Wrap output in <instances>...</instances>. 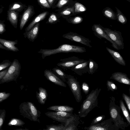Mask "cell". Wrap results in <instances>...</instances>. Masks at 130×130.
I'll use <instances>...</instances> for the list:
<instances>
[{
	"instance_id": "cell-7",
	"label": "cell",
	"mask_w": 130,
	"mask_h": 130,
	"mask_svg": "<svg viewBox=\"0 0 130 130\" xmlns=\"http://www.w3.org/2000/svg\"><path fill=\"white\" fill-rule=\"evenodd\" d=\"M103 28L109 37L117 45L119 50L124 48L123 40L121 32L116 30L103 27Z\"/></svg>"
},
{
	"instance_id": "cell-42",
	"label": "cell",
	"mask_w": 130,
	"mask_h": 130,
	"mask_svg": "<svg viewBox=\"0 0 130 130\" xmlns=\"http://www.w3.org/2000/svg\"><path fill=\"white\" fill-rule=\"evenodd\" d=\"M78 124L71 123L64 127V130H77V126Z\"/></svg>"
},
{
	"instance_id": "cell-6",
	"label": "cell",
	"mask_w": 130,
	"mask_h": 130,
	"mask_svg": "<svg viewBox=\"0 0 130 130\" xmlns=\"http://www.w3.org/2000/svg\"><path fill=\"white\" fill-rule=\"evenodd\" d=\"M66 82L68 84L76 102L78 103L80 102L82 97L79 82L73 76L68 74Z\"/></svg>"
},
{
	"instance_id": "cell-47",
	"label": "cell",
	"mask_w": 130,
	"mask_h": 130,
	"mask_svg": "<svg viewBox=\"0 0 130 130\" xmlns=\"http://www.w3.org/2000/svg\"><path fill=\"white\" fill-rule=\"evenodd\" d=\"M8 70V69H6L3 71L0 72V80H1L3 78Z\"/></svg>"
},
{
	"instance_id": "cell-46",
	"label": "cell",
	"mask_w": 130,
	"mask_h": 130,
	"mask_svg": "<svg viewBox=\"0 0 130 130\" xmlns=\"http://www.w3.org/2000/svg\"><path fill=\"white\" fill-rule=\"evenodd\" d=\"M69 0H59L57 5V7L59 8H61L66 4Z\"/></svg>"
},
{
	"instance_id": "cell-11",
	"label": "cell",
	"mask_w": 130,
	"mask_h": 130,
	"mask_svg": "<svg viewBox=\"0 0 130 130\" xmlns=\"http://www.w3.org/2000/svg\"><path fill=\"white\" fill-rule=\"evenodd\" d=\"M62 37L72 41L82 44L90 48L92 47L90 44L91 41L90 39L76 33L70 32L63 35Z\"/></svg>"
},
{
	"instance_id": "cell-19",
	"label": "cell",
	"mask_w": 130,
	"mask_h": 130,
	"mask_svg": "<svg viewBox=\"0 0 130 130\" xmlns=\"http://www.w3.org/2000/svg\"><path fill=\"white\" fill-rule=\"evenodd\" d=\"M39 92H36V97L38 102L42 105L45 104L48 94L46 90L42 87L38 88Z\"/></svg>"
},
{
	"instance_id": "cell-20",
	"label": "cell",
	"mask_w": 130,
	"mask_h": 130,
	"mask_svg": "<svg viewBox=\"0 0 130 130\" xmlns=\"http://www.w3.org/2000/svg\"><path fill=\"white\" fill-rule=\"evenodd\" d=\"M106 48L115 61L121 65L123 66H126L125 61L119 53L108 47H106Z\"/></svg>"
},
{
	"instance_id": "cell-9",
	"label": "cell",
	"mask_w": 130,
	"mask_h": 130,
	"mask_svg": "<svg viewBox=\"0 0 130 130\" xmlns=\"http://www.w3.org/2000/svg\"><path fill=\"white\" fill-rule=\"evenodd\" d=\"M87 60L81 59L79 58L73 56L60 59V62L57 64V65L64 70L70 69L78 64L83 63Z\"/></svg>"
},
{
	"instance_id": "cell-36",
	"label": "cell",
	"mask_w": 130,
	"mask_h": 130,
	"mask_svg": "<svg viewBox=\"0 0 130 130\" xmlns=\"http://www.w3.org/2000/svg\"><path fill=\"white\" fill-rule=\"evenodd\" d=\"M11 63V62L8 60H4L0 63V71L9 67Z\"/></svg>"
},
{
	"instance_id": "cell-22",
	"label": "cell",
	"mask_w": 130,
	"mask_h": 130,
	"mask_svg": "<svg viewBox=\"0 0 130 130\" xmlns=\"http://www.w3.org/2000/svg\"><path fill=\"white\" fill-rule=\"evenodd\" d=\"M47 109L55 111H61L72 113L74 108L67 105H55L50 106L47 108Z\"/></svg>"
},
{
	"instance_id": "cell-18",
	"label": "cell",
	"mask_w": 130,
	"mask_h": 130,
	"mask_svg": "<svg viewBox=\"0 0 130 130\" xmlns=\"http://www.w3.org/2000/svg\"><path fill=\"white\" fill-rule=\"evenodd\" d=\"M19 14V12L14 10H8L7 11V19L16 28L17 26Z\"/></svg>"
},
{
	"instance_id": "cell-45",
	"label": "cell",
	"mask_w": 130,
	"mask_h": 130,
	"mask_svg": "<svg viewBox=\"0 0 130 130\" xmlns=\"http://www.w3.org/2000/svg\"><path fill=\"white\" fill-rule=\"evenodd\" d=\"M39 3L43 6L50 8V7L46 0H38Z\"/></svg>"
},
{
	"instance_id": "cell-51",
	"label": "cell",
	"mask_w": 130,
	"mask_h": 130,
	"mask_svg": "<svg viewBox=\"0 0 130 130\" xmlns=\"http://www.w3.org/2000/svg\"><path fill=\"white\" fill-rule=\"evenodd\" d=\"M129 2H130V0H127Z\"/></svg>"
},
{
	"instance_id": "cell-15",
	"label": "cell",
	"mask_w": 130,
	"mask_h": 130,
	"mask_svg": "<svg viewBox=\"0 0 130 130\" xmlns=\"http://www.w3.org/2000/svg\"><path fill=\"white\" fill-rule=\"evenodd\" d=\"M123 84L130 85V79L127 75L120 72H116L112 73L110 78Z\"/></svg>"
},
{
	"instance_id": "cell-26",
	"label": "cell",
	"mask_w": 130,
	"mask_h": 130,
	"mask_svg": "<svg viewBox=\"0 0 130 130\" xmlns=\"http://www.w3.org/2000/svg\"><path fill=\"white\" fill-rule=\"evenodd\" d=\"M89 68L88 73L92 74L94 73L98 68V64L93 60L90 59L89 60Z\"/></svg>"
},
{
	"instance_id": "cell-44",
	"label": "cell",
	"mask_w": 130,
	"mask_h": 130,
	"mask_svg": "<svg viewBox=\"0 0 130 130\" xmlns=\"http://www.w3.org/2000/svg\"><path fill=\"white\" fill-rule=\"evenodd\" d=\"M57 19L56 16L54 14H52L48 19V22L50 23H54L56 21Z\"/></svg>"
},
{
	"instance_id": "cell-23",
	"label": "cell",
	"mask_w": 130,
	"mask_h": 130,
	"mask_svg": "<svg viewBox=\"0 0 130 130\" xmlns=\"http://www.w3.org/2000/svg\"><path fill=\"white\" fill-rule=\"evenodd\" d=\"M47 12L41 13L37 17L33 20L28 25L25 29V32L30 30L37 23L43 20L46 17Z\"/></svg>"
},
{
	"instance_id": "cell-1",
	"label": "cell",
	"mask_w": 130,
	"mask_h": 130,
	"mask_svg": "<svg viewBox=\"0 0 130 130\" xmlns=\"http://www.w3.org/2000/svg\"><path fill=\"white\" fill-rule=\"evenodd\" d=\"M101 90V89L97 88L92 90L87 95L78 112V116L80 118L85 117L91 111L98 106V97Z\"/></svg>"
},
{
	"instance_id": "cell-17",
	"label": "cell",
	"mask_w": 130,
	"mask_h": 130,
	"mask_svg": "<svg viewBox=\"0 0 130 130\" xmlns=\"http://www.w3.org/2000/svg\"><path fill=\"white\" fill-rule=\"evenodd\" d=\"M17 40L10 41L7 40L0 38V43L8 50L17 52L19 51L15 45L17 44Z\"/></svg>"
},
{
	"instance_id": "cell-37",
	"label": "cell",
	"mask_w": 130,
	"mask_h": 130,
	"mask_svg": "<svg viewBox=\"0 0 130 130\" xmlns=\"http://www.w3.org/2000/svg\"><path fill=\"white\" fill-rule=\"evenodd\" d=\"M83 20V19L82 17L77 16L72 19L71 20V22L73 24H77L82 22Z\"/></svg>"
},
{
	"instance_id": "cell-12",
	"label": "cell",
	"mask_w": 130,
	"mask_h": 130,
	"mask_svg": "<svg viewBox=\"0 0 130 130\" xmlns=\"http://www.w3.org/2000/svg\"><path fill=\"white\" fill-rule=\"evenodd\" d=\"M92 29L95 36L101 39L102 38L106 39L111 43V45L114 48L119 50L117 45L109 37L100 24L93 25Z\"/></svg>"
},
{
	"instance_id": "cell-14",
	"label": "cell",
	"mask_w": 130,
	"mask_h": 130,
	"mask_svg": "<svg viewBox=\"0 0 130 130\" xmlns=\"http://www.w3.org/2000/svg\"><path fill=\"white\" fill-rule=\"evenodd\" d=\"M89 60L78 64L73 67L70 69L73 71L77 74L80 76L88 73L89 70Z\"/></svg>"
},
{
	"instance_id": "cell-32",
	"label": "cell",
	"mask_w": 130,
	"mask_h": 130,
	"mask_svg": "<svg viewBox=\"0 0 130 130\" xmlns=\"http://www.w3.org/2000/svg\"><path fill=\"white\" fill-rule=\"evenodd\" d=\"M74 7V11L75 12H83L86 10V8L83 4L79 3L75 4Z\"/></svg>"
},
{
	"instance_id": "cell-29",
	"label": "cell",
	"mask_w": 130,
	"mask_h": 130,
	"mask_svg": "<svg viewBox=\"0 0 130 130\" xmlns=\"http://www.w3.org/2000/svg\"><path fill=\"white\" fill-rule=\"evenodd\" d=\"M115 7L117 11L116 15L117 21L123 24H126L127 21L126 18L120 10L116 7Z\"/></svg>"
},
{
	"instance_id": "cell-35",
	"label": "cell",
	"mask_w": 130,
	"mask_h": 130,
	"mask_svg": "<svg viewBox=\"0 0 130 130\" xmlns=\"http://www.w3.org/2000/svg\"><path fill=\"white\" fill-rule=\"evenodd\" d=\"M105 118V116L104 115H102L97 117L92 120L91 123V125H95L98 123L101 122L103 121Z\"/></svg>"
},
{
	"instance_id": "cell-27",
	"label": "cell",
	"mask_w": 130,
	"mask_h": 130,
	"mask_svg": "<svg viewBox=\"0 0 130 130\" xmlns=\"http://www.w3.org/2000/svg\"><path fill=\"white\" fill-rule=\"evenodd\" d=\"M24 6L21 3L15 2L9 6L8 10H14L18 12L21 11L24 8Z\"/></svg>"
},
{
	"instance_id": "cell-21",
	"label": "cell",
	"mask_w": 130,
	"mask_h": 130,
	"mask_svg": "<svg viewBox=\"0 0 130 130\" xmlns=\"http://www.w3.org/2000/svg\"><path fill=\"white\" fill-rule=\"evenodd\" d=\"M32 12V9L31 6H29L24 11L21 18L20 25V30H22L28 21Z\"/></svg>"
},
{
	"instance_id": "cell-38",
	"label": "cell",
	"mask_w": 130,
	"mask_h": 130,
	"mask_svg": "<svg viewBox=\"0 0 130 130\" xmlns=\"http://www.w3.org/2000/svg\"><path fill=\"white\" fill-rule=\"evenodd\" d=\"M123 98L124 100L127 105L129 111H130V98L126 94L123 93L122 95Z\"/></svg>"
},
{
	"instance_id": "cell-49",
	"label": "cell",
	"mask_w": 130,
	"mask_h": 130,
	"mask_svg": "<svg viewBox=\"0 0 130 130\" xmlns=\"http://www.w3.org/2000/svg\"><path fill=\"white\" fill-rule=\"evenodd\" d=\"M54 0H47L49 4L51 5L53 3V2Z\"/></svg>"
},
{
	"instance_id": "cell-10",
	"label": "cell",
	"mask_w": 130,
	"mask_h": 130,
	"mask_svg": "<svg viewBox=\"0 0 130 130\" xmlns=\"http://www.w3.org/2000/svg\"><path fill=\"white\" fill-rule=\"evenodd\" d=\"M45 114L48 117L64 125L68 119L73 115L72 113L61 111H48Z\"/></svg>"
},
{
	"instance_id": "cell-5",
	"label": "cell",
	"mask_w": 130,
	"mask_h": 130,
	"mask_svg": "<svg viewBox=\"0 0 130 130\" xmlns=\"http://www.w3.org/2000/svg\"><path fill=\"white\" fill-rule=\"evenodd\" d=\"M21 68L18 60L17 59L14 60L8 69L5 75L1 80L0 84L15 80L20 74Z\"/></svg>"
},
{
	"instance_id": "cell-3",
	"label": "cell",
	"mask_w": 130,
	"mask_h": 130,
	"mask_svg": "<svg viewBox=\"0 0 130 130\" xmlns=\"http://www.w3.org/2000/svg\"><path fill=\"white\" fill-rule=\"evenodd\" d=\"M115 99L114 97H110L109 104V114L111 118L116 127L119 130H124L128 126L127 123L124 121L121 115L120 107L115 103Z\"/></svg>"
},
{
	"instance_id": "cell-50",
	"label": "cell",
	"mask_w": 130,
	"mask_h": 130,
	"mask_svg": "<svg viewBox=\"0 0 130 130\" xmlns=\"http://www.w3.org/2000/svg\"><path fill=\"white\" fill-rule=\"evenodd\" d=\"M3 11V8L0 7V14Z\"/></svg>"
},
{
	"instance_id": "cell-41",
	"label": "cell",
	"mask_w": 130,
	"mask_h": 130,
	"mask_svg": "<svg viewBox=\"0 0 130 130\" xmlns=\"http://www.w3.org/2000/svg\"><path fill=\"white\" fill-rule=\"evenodd\" d=\"M82 88L85 94H87L89 91V88L88 84L86 82H83L82 84Z\"/></svg>"
},
{
	"instance_id": "cell-28",
	"label": "cell",
	"mask_w": 130,
	"mask_h": 130,
	"mask_svg": "<svg viewBox=\"0 0 130 130\" xmlns=\"http://www.w3.org/2000/svg\"><path fill=\"white\" fill-rule=\"evenodd\" d=\"M120 104L121 109L122 111L123 115L127 120L128 124L130 125V117L129 115L127 108L122 100H120Z\"/></svg>"
},
{
	"instance_id": "cell-8",
	"label": "cell",
	"mask_w": 130,
	"mask_h": 130,
	"mask_svg": "<svg viewBox=\"0 0 130 130\" xmlns=\"http://www.w3.org/2000/svg\"><path fill=\"white\" fill-rule=\"evenodd\" d=\"M84 129L87 130H118L110 118L96 124L85 127Z\"/></svg>"
},
{
	"instance_id": "cell-24",
	"label": "cell",
	"mask_w": 130,
	"mask_h": 130,
	"mask_svg": "<svg viewBox=\"0 0 130 130\" xmlns=\"http://www.w3.org/2000/svg\"><path fill=\"white\" fill-rule=\"evenodd\" d=\"M103 15L108 18L113 20L117 19L116 14L110 8L106 7L102 11Z\"/></svg>"
},
{
	"instance_id": "cell-33",
	"label": "cell",
	"mask_w": 130,
	"mask_h": 130,
	"mask_svg": "<svg viewBox=\"0 0 130 130\" xmlns=\"http://www.w3.org/2000/svg\"><path fill=\"white\" fill-rule=\"evenodd\" d=\"M106 85L107 90L114 91L117 89V87L115 84L111 81L108 80L107 81Z\"/></svg>"
},
{
	"instance_id": "cell-4",
	"label": "cell",
	"mask_w": 130,
	"mask_h": 130,
	"mask_svg": "<svg viewBox=\"0 0 130 130\" xmlns=\"http://www.w3.org/2000/svg\"><path fill=\"white\" fill-rule=\"evenodd\" d=\"M19 109L20 114L24 118L31 121L40 122L39 118L41 112L33 103L24 102L20 105Z\"/></svg>"
},
{
	"instance_id": "cell-13",
	"label": "cell",
	"mask_w": 130,
	"mask_h": 130,
	"mask_svg": "<svg viewBox=\"0 0 130 130\" xmlns=\"http://www.w3.org/2000/svg\"><path fill=\"white\" fill-rule=\"evenodd\" d=\"M44 74L48 80L54 84L64 87H67L65 83L56 75L51 70H45L44 72Z\"/></svg>"
},
{
	"instance_id": "cell-34",
	"label": "cell",
	"mask_w": 130,
	"mask_h": 130,
	"mask_svg": "<svg viewBox=\"0 0 130 130\" xmlns=\"http://www.w3.org/2000/svg\"><path fill=\"white\" fill-rule=\"evenodd\" d=\"M6 112L5 109L0 110V130L1 129L6 116Z\"/></svg>"
},
{
	"instance_id": "cell-25",
	"label": "cell",
	"mask_w": 130,
	"mask_h": 130,
	"mask_svg": "<svg viewBox=\"0 0 130 130\" xmlns=\"http://www.w3.org/2000/svg\"><path fill=\"white\" fill-rule=\"evenodd\" d=\"M53 72L64 83L66 82L67 74H66L61 69L57 67L52 69Z\"/></svg>"
},
{
	"instance_id": "cell-30",
	"label": "cell",
	"mask_w": 130,
	"mask_h": 130,
	"mask_svg": "<svg viewBox=\"0 0 130 130\" xmlns=\"http://www.w3.org/2000/svg\"><path fill=\"white\" fill-rule=\"evenodd\" d=\"M46 130H64L65 127L64 125L62 123L59 125L51 124L46 125Z\"/></svg>"
},
{
	"instance_id": "cell-16",
	"label": "cell",
	"mask_w": 130,
	"mask_h": 130,
	"mask_svg": "<svg viewBox=\"0 0 130 130\" xmlns=\"http://www.w3.org/2000/svg\"><path fill=\"white\" fill-rule=\"evenodd\" d=\"M39 23H37L30 30L24 33V36L27 37L30 41L34 42L38 37L39 30Z\"/></svg>"
},
{
	"instance_id": "cell-31",
	"label": "cell",
	"mask_w": 130,
	"mask_h": 130,
	"mask_svg": "<svg viewBox=\"0 0 130 130\" xmlns=\"http://www.w3.org/2000/svg\"><path fill=\"white\" fill-rule=\"evenodd\" d=\"M25 124V122L20 119L13 118L10 120L8 124L10 126H21Z\"/></svg>"
},
{
	"instance_id": "cell-40",
	"label": "cell",
	"mask_w": 130,
	"mask_h": 130,
	"mask_svg": "<svg viewBox=\"0 0 130 130\" xmlns=\"http://www.w3.org/2000/svg\"><path fill=\"white\" fill-rule=\"evenodd\" d=\"M74 7L68 8L65 10L61 12V14L62 15H68L74 12Z\"/></svg>"
},
{
	"instance_id": "cell-48",
	"label": "cell",
	"mask_w": 130,
	"mask_h": 130,
	"mask_svg": "<svg viewBox=\"0 0 130 130\" xmlns=\"http://www.w3.org/2000/svg\"><path fill=\"white\" fill-rule=\"evenodd\" d=\"M0 48L5 50H7L2 44L0 43Z\"/></svg>"
},
{
	"instance_id": "cell-2",
	"label": "cell",
	"mask_w": 130,
	"mask_h": 130,
	"mask_svg": "<svg viewBox=\"0 0 130 130\" xmlns=\"http://www.w3.org/2000/svg\"><path fill=\"white\" fill-rule=\"evenodd\" d=\"M86 51L84 47L64 44L60 45L57 48L52 49H41L38 52L42 55V58L44 59L46 57L60 53L75 52L83 53Z\"/></svg>"
},
{
	"instance_id": "cell-43",
	"label": "cell",
	"mask_w": 130,
	"mask_h": 130,
	"mask_svg": "<svg viewBox=\"0 0 130 130\" xmlns=\"http://www.w3.org/2000/svg\"><path fill=\"white\" fill-rule=\"evenodd\" d=\"M6 30L5 25L4 22L0 20V34H2Z\"/></svg>"
},
{
	"instance_id": "cell-39",
	"label": "cell",
	"mask_w": 130,
	"mask_h": 130,
	"mask_svg": "<svg viewBox=\"0 0 130 130\" xmlns=\"http://www.w3.org/2000/svg\"><path fill=\"white\" fill-rule=\"evenodd\" d=\"M10 93L5 92H0V103L7 99L10 96Z\"/></svg>"
}]
</instances>
